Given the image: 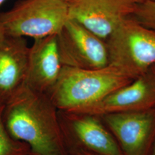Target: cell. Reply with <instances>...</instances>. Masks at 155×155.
Instances as JSON below:
<instances>
[{
    "label": "cell",
    "mask_w": 155,
    "mask_h": 155,
    "mask_svg": "<svg viewBox=\"0 0 155 155\" xmlns=\"http://www.w3.org/2000/svg\"><path fill=\"white\" fill-rule=\"evenodd\" d=\"M56 108L48 95L24 83L6 100L3 114L9 132L38 155H66Z\"/></svg>",
    "instance_id": "obj_1"
},
{
    "label": "cell",
    "mask_w": 155,
    "mask_h": 155,
    "mask_svg": "<svg viewBox=\"0 0 155 155\" xmlns=\"http://www.w3.org/2000/svg\"><path fill=\"white\" fill-rule=\"evenodd\" d=\"M137 77L111 65L97 70L63 66L47 94L57 109L78 113Z\"/></svg>",
    "instance_id": "obj_2"
},
{
    "label": "cell",
    "mask_w": 155,
    "mask_h": 155,
    "mask_svg": "<svg viewBox=\"0 0 155 155\" xmlns=\"http://www.w3.org/2000/svg\"><path fill=\"white\" fill-rule=\"evenodd\" d=\"M68 18L64 0H20L0 13L6 36L34 39L57 35Z\"/></svg>",
    "instance_id": "obj_3"
},
{
    "label": "cell",
    "mask_w": 155,
    "mask_h": 155,
    "mask_svg": "<svg viewBox=\"0 0 155 155\" xmlns=\"http://www.w3.org/2000/svg\"><path fill=\"white\" fill-rule=\"evenodd\" d=\"M105 41L109 65L137 77L155 64V31L132 17L122 21Z\"/></svg>",
    "instance_id": "obj_4"
},
{
    "label": "cell",
    "mask_w": 155,
    "mask_h": 155,
    "mask_svg": "<svg viewBox=\"0 0 155 155\" xmlns=\"http://www.w3.org/2000/svg\"><path fill=\"white\" fill-rule=\"evenodd\" d=\"M56 39L63 66L97 70L109 65L105 40L76 20L68 18Z\"/></svg>",
    "instance_id": "obj_5"
},
{
    "label": "cell",
    "mask_w": 155,
    "mask_h": 155,
    "mask_svg": "<svg viewBox=\"0 0 155 155\" xmlns=\"http://www.w3.org/2000/svg\"><path fill=\"white\" fill-rule=\"evenodd\" d=\"M69 18L76 20L106 40L118 25L133 16L134 0H64Z\"/></svg>",
    "instance_id": "obj_6"
},
{
    "label": "cell",
    "mask_w": 155,
    "mask_h": 155,
    "mask_svg": "<svg viewBox=\"0 0 155 155\" xmlns=\"http://www.w3.org/2000/svg\"><path fill=\"white\" fill-rule=\"evenodd\" d=\"M125 155H148L155 136V107L102 116Z\"/></svg>",
    "instance_id": "obj_7"
},
{
    "label": "cell",
    "mask_w": 155,
    "mask_h": 155,
    "mask_svg": "<svg viewBox=\"0 0 155 155\" xmlns=\"http://www.w3.org/2000/svg\"><path fill=\"white\" fill-rule=\"evenodd\" d=\"M155 107V65L132 82L118 89L102 100L78 113L102 116L109 113L143 110Z\"/></svg>",
    "instance_id": "obj_8"
},
{
    "label": "cell",
    "mask_w": 155,
    "mask_h": 155,
    "mask_svg": "<svg viewBox=\"0 0 155 155\" xmlns=\"http://www.w3.org/2000/svg\"><path fill=\"white\" fill-rule=\"evenodd\" d=\"M62 67L56 35L34 39L29 47L24 83L32 89L47 94L56 83Z\"/></svg>",
    "instance_id": "obj_9"
},
{
    "label": "cell",
    "mask_w": 155,
    "mask_h": 155,
    "mask_svg": "<svg viewBox=\"0 0 155 155\" xmlns=\"http://www.w3.org/2000/svg\"><path fill=\"white\" fill-rule=\"evenodd\" d=\"M29 51L24 37L6 36L0 45V97L6 101L25 81Z\"/></svg>",
    "instance_id": "obj_10"
},
{
    "label": "cell",
    "mask_w": 155,
    "mask_h": 155,
    "mask_svg": "<svg viewBox=\"0 0 155 155\" xmlns=\"http://www.w3.org/2000/svg\"><path fill=\"white\" fill-rule=\"evenodd\" d=\"M64 113L72 118L78 139L90 150L100 155H122L115 140L95 116Z\"/></svg>",
    "instance_id": "obj_11"
},
{
    "label": "cell",
    "mask_w": 155,
    "mask_h": 155,
    "mask_svg": "<svg viewBox=\"0 0 155 155\" xmlns=\"http://www.w3.org/2000/svg\"><path fill=\"white\" fill-rule=\"evenodd\" d=\"M5 103V100L0 97V155H27L23 144L13 141L6 133L3 123Z\"/></svg>",
    "instance_id": "obj_12"
},
{
    "label": "cell",
    "mask_w": 155,
    "mask_h": 155,
    "mask_svg": "<svg viewBox=\"0 0 155 155\" xmlns=\"http://www.w3.org/2000/svg\"><path fill=\"white\" fill-rule=\"evenodd\" d=\"M132 17L145 27L155 31V2L137 4Z\"/></svg>",
    "instance_id": "obj_13"
},
{
    "label": "cell",
    "mask_w": 155,
    "mask_h": 155,
    "mask_svg": "<svg viewBox=\"0 0 155 155\" xmlns=\"http://www.w3.org/2000/svg\"><path fill=\"white\" fill-rule=\"evenodd\" d=\"M6 37V34L4 31V28L0 22V45L2 43L4 40L5 39Z\"/></svg>",
    "instance_id": "obj_14"
},
{
    "label": "cell",
    "mask_w": 155,
    "mask_h": 155,
    "mask_svg": "<svg viewBox=\"0 0 155 155\" xmlns=\"http://www.w3.org/2000/svg\"><path fill=\"white\" fill-rule=\"evenodd\" d=\"M137 4H143L145 2H155V0H134Z\"/></svg>",
    "instance_id": "obj_15"
},
{
    "label": "cell",
    "mask_w": 155,
    "mask_h": 155,
    "mask_svg": "<svg viewBox=\"0 0 155 155\" xmlns=\"http://www.w3.org/2000/svg\"><path fill=\"white\" fill-rule=\"evenodd\" d=\"M77 155H92V154H90L89 153H85V152H83V153H78Z\"/></svg>",
    "instance_id": "obj_16"
},
{
    "label": "cell",
    "mask_w": 155,
    "mask_h": 155,
    "mask_svg": "<svg viewBox=\"0 0 155 155\" xmlns=\"http://www.w3.org/2000/svg\"><path fill=\"white\" fill-rule=\"evenodd\" d=\"M5 1V0H0V7L2 5V4ZM1 13V12H0Z\"/></svg>",
    "instance_id": "obj_17"
},
{
    "label": "cell",
    "mask_w": 155,
    "mask_h": 155,
    "mask_svg": "<svg viewBox=\"0 0 155 155\" xmlns=\"http://www.w3.org/2000/svg\"><path fill=\"white\" fill-rule=\"evenodd\" d=\"M37 155V154H36V153H33L32 152H31V153L29 154V155Z\"/></svg>",
    "instance_id": "obj_18"
},
{
    "label": "cell",
    "mask_w": 155,
    "mask_h": 155,
    "mask_svg": "<svg viewBox=\"0 0 155 155\" xmlns=\"http://www.w3.org/2000/svg\"><path fill=\"white\" fill-rule=\"evenodd\" d=\"M152 155H155V148H154V150H153V153H152Z\"/></svg>",
    "instance_id": "obj_19"
},
{
    "label": "cell",
    "mask_w": 155,
    "mask_h": 155,
    "mask_svg": "<svg viewBox=\"0 0 155 155\" xmlns=\"http://www.w3.org/2000/svg\"></svg>",
    "instance_id": "obj_20"
},
{
    "label": "cell",
    "mask_w": 155,
    "mask_h": 155,
    "mask_svg": "<svg viewBox=\"0 0 155 155\" xmlns=\"http://www.w3.org/2000/svg\"></svg>",
    "instance_id": "obj_21"
}]
</instances>
